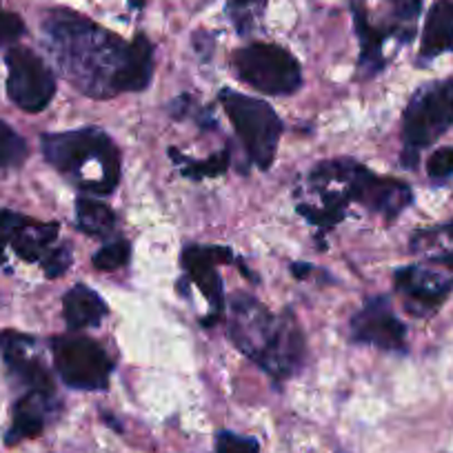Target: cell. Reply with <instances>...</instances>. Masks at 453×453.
Segmentation results:
<instances>
[{
  "label": "cell",
  "instance_id": "1",
  "mask_svg": "<svg viewBox=\"0 0 453 453\" xmlns=\"http://www.w3.org/2000/svg\"><path fill=\"white\" fill-rule=\"evenodd\" d=\"M42 29L63 72L78 89L96 98L119 94V76L129 45L69 10L50 12Z\"/></svg>",
  "mask_w": 453,
  "mask_h": 453
},
{
  "label": "cell",
  "instance_id": "2",
  "mask_svg": "<svg viewBox=\"0 0 453 453\" xmlns=\"http://www.w3.org/2000/svg\"><path fill=\"white\" fill-rule=\"evenodd\" d=\"M226 335L241 354L276 380L294 376L307 354L294 316H276L250 294H234L226 303Z\"/></svg>",
  "mask_w": 453,
  "mask_h": 453
},
{
  "label": "cell",
  "instance_id": "3",
  "mask_svg": "<svg viewBox=\"0 0 453 453\" xmlns=\"http://www.w3.org/2000/svg\"><path fill=\"white\" fill-rule=\"evenodd\" d=\"M367 172V167L349 158L320 163L309 173V194L313 200H300L298 213L320 232H329L345 218L347 204L360 203Z\"/></svg>",
  "mask_w": 453,
  "mask_h": 453
},
{
  "label": "cell",
  "instance_id": "4",
  "mask_svg": "<svg viewBox=\"0 0 453 453\" xmlns=\"http://www.w3.org/2000/svg\"><path fill=\"white\" fill-rule=\"evenodd\" d=\"M453 127V78L422 85L403 113V165L416 167L418 154Z\"/></svg>",
  "mask_w": 453,
  "mask_h": 453
},
{
  "label": "cell",
  "instance_id": "5",
  "mask_svg": "<svg viewBox=\"0 0 453 453\" xmlns=\"http://www.w3.org/2000/svg\"><path fill=\"white\" fill-rule=\"evenodd\" d=\"M47 163L63 176L81 182L85 165L98 163L113 180H120V151L111 138L96 127L73 129L63 134H45L41 141Z\"/></svg>",
  "mask_w": 453,
  "mask_h": 453
},
{
  "label": "cell",
  "instance_id": "6",
  "mask_svg": "<svg viewBox=\"0 0 453 453\" xmlns=\"http://www.w3.org/2000/svg\"><path fill=\"white\" fill-rule=\"evenodd\" d=\"M218 100L225 107L251 163L258 169L272 167L282 134V120L272 104L234 89H222Z\"/></svg>",
  "mask_w": 453,
  "mask_h": 453
},
{
  "label": "cell",
  "instance_id": "7",
  "mask_svg": "<svg viewBox=\"0 0 453 453\" xmlns=\"http://www.w3.org/2000/svg\"><path fill=\"white\" fill-rule=\"evenodd\" d=\"M238 78L254 89L269 96L294 94L303 85V69L300 63L278 45L254 42L241 47L232 58Z\"/></svg>",
  "mask_w": 453,
  "mask_h": 453
},
{
  "label": "cell",
  "instance_id": "8",
  "mask_svg": "<svg viewBox=\"0 0 453 453\" xmlns=\"http://www.w3.org/2000/svg\"><path fill=\"white\" fill-rule=\"evenodd\" d=\"M51 356L60 380L72 389H107L113 363L107 351L87 335H56L51 340Z\"/></svg>",
  "mask_w": 453,
  "mask_h": 453
},
{
  "label": "cell",
  "instance_id": "9",
  "mask_svg": "<svg viewBox=\"0 0 453 453\" xmlns=\"http://www.w3.org/2000/svg\"><path fill=\"white\" fill-rule=\"evenodd\" d=\"M7 96L23 111L38 113L56 96V78L45 60L27 47L7 51Z\"/></svg>",
  "mask_w": 453,
  "mask_h": 453
},
{
  "label": "cell",
  "instance_id": "10",
  "mask_svg": "<svg viewBox=\"0 0 453 453\" xmlns=\"http://www.w3.org/2000/svg\"><path fill=\"white\" fill-rule=\"evenodd\" d=\"M349 331L356 345H369L382 351L407 349V326L395 316L387 296L365 300L363 309L351 318Z\"/></svg>",
  "mask_w": 453,
  "mask_h": 453
},
{
  "label": "cell",
  "instance_id": "11",
  "mask_svg": "<svg viewBox=\"0 0 453 453\" xmlns=\"http://www.w3.org/2000/svg\"><path fill=\"white\" fill-rule=\"evenodd\" d=\"M234 260L232 250L226 247H200L189 245L182 251V267L187 276L196 282L203 291L204 300L211 307V318L204 325H216L226 307L225 289H222V278L218 273V265H229Z\"/></svg>",
  "mask_w": 453,
  "mask_h": 453
},
{
  "label": "cell",
  "instance_id": "12",
  "mask_svg": "<svg viewBox=\"0 0 453 453\" xmlns=\"http://www.w3.org/2000/svg\"><path fill=\"white\" fill-rule=\"evenodd\" d=\"M394 285L395 291L403 296L407 311L413 316H429L453 289L451 278L431 272L426 267H418V265L398 269L394 276Z\"/></svg>",
  "mask_w": 453,
  "mask_h": 453
},
{
  "label": "cell",
  "instance_id": "13",
  "mask_svg": "<svg viewBox=\"0 0 453 453\" xmlns=\"http://www.w3.org/2000/svg\"><path fill=\"white\" fill-rule=\"evenodd\" d=\"M0 351L12 376L27 387V391L56 394L51 373L36 356V340L19 331H0Z\"/></svg>",
  "mask_w": 453,
  "mask_h": 453
},
{
  "label": "cell",
  "instance_id": "14",
  "mask_svg": "<svg viewBox=\"0 0 453 453\" xmlns=\"http://www.w3.org/2000/svg\"><path fill=\"white\" fill-rule=\"evenodd\" d=\"M56 407V394H41V391H27L19 403L14 404V418L5 435L7 444H19L23 440L36 438L42 434L51 409Z\"/></svg>",
  "mask_w": 453,
  "mask_h": 453
},
{
  "label": "cell",
  "instance_id": "15",
  "mask_svg": "<svg viewBox=\"0 0 453 453\" xmlns=\"http://www.w3.org/2000/svg\"><path fill=\"white\" fill-rule=\"evenodd\" d=\"M58 222H38L27 216H19V222L12 234L10 247L25 263H45L51 251L56 250L58 238Z\"/></svg>",
  "mask_w": 453,
  "mask_h": 453
},
{
  "label": "cell",
  "instance_id": "16",
  "mask_svg": "<svg viewBox=\"0 0 453 453\" xmlns=\"http://www.w3.org/2000/svg\"><path fill=\"white\" fill-rule=\"evenodd\" d=\"M107 313L109 307L104 304V300L87 285L72 287L63 298V316L72 331L98 326Z\"/></svg>",
  "mask_w": 453,
  "mask_h": 453
},
{
  "label": "cell",
  "instance_id": "17",
  "mask_svg": "<svg viewBox=\"0 0 453 453\" xmlns=\"http://www.w3.org/2000/svg\"><path fill=\"white\" fill-rule=\"evenodd\" d=\"M453 50V0H438L426 14L420 58L434 60Z\"/></svg>",
  "mask_w": 453,
  "mask_h": 453
},
{
  "label": "cell",
  "instance_id": "18",
  "mask_svg": "<svg viewBox=\"0 0 453 453\" xmlns=\"http://www.w3.org/2000/svg\"><path fill=\"white\" fill-rule=\"evenodd\" d=\"M154 76V47L145 36H136L129 45L127 60L119 76V91H142Z\"/></svg>",
  "mask_w": 453,
  "mask_h": 453
},
{
  "label": "cell",
  "instance_id": "19",
  "mask_svg": "<svg viewBox=\"0 0 453 453\" xmlns=\"http://www.w3.org/2000/svg\"><path fill=\"white\" fill-rule=\"evenodd\" d=\"M76 225L82 234L91 238H109L116 232V216L100 200H76Z\"/></svg>",
  "mask_w": 453,
  "mask_h": 453
},
{
  "label": "cell",
  "instance_id": "20",
  "mask_svg": "<svg viewBox=\"0 0 453 453\" xmlns=\"http://www.w3.org/2000/svg\"><path fill=\"white\" fill-rule=\"evenodd\" d=\"M169 156H172L173 163L180 165L182 176L191 178V180H203V178L222 176V173L226 172V167H229V150L218 151L216 156L203 160V163H194V160L182 158L180 151L178 150H169Z\"/></svg>",
  "mask_w": 453,
  "mask_h": 453
},
{
  "label": "cell",
  "instance_id": "21",
  "mask_svg": "<svg viewBox=\"0 0 453 453\" xmlns=\"http://www.w3.org/2000/svg\"><path fill=\"white\" fill-rule=\"evenodd\" d=\"M27 142L14 127L0 120V169L19 167L27 158Z\"/></svg>",
  "mask_w": 453,
  "mask_h": 453
},
{
  "label": "cell",
  "instance_id": "22",
  "mask_svg": "<svg viewBox=\"0 0 453 453\" xmlns=\"http://www.w3.org/2000/svg\"><path fill=\"white\" fill-rule=\"evenodd\" d=\"M267 0H229L226 3V14L236 25L238 34H250L254 29L256 19L265 12Z\"/></svg>",
  "mask_w": 453,
  "mask_h": 453
},
{
  "label": "cell",
  "instance_id": "23",
  "mask_svg": "<svg viewBox=\"0 0 453 453\" xmlns=\"http://www.w3.org/2000/svg\"><path fill=\"white\" fill-rule=\"evenodd\" d=\"M129 256H132V247L127 241H113L104 245L103 250L96 251L94 256V267L100 272H113L127 265Z\"/></svg>",
  "mask_w": 453,
  "mask_h": 453
},
{
  "label": "cell",
  "instance_id": "24",
  "mask_svg": "<svg viewBox=\"0 0 453 453\" xmlns=\"http://www.w3.org/2000/svg\"><path fill=\"white\" fill-rule=\"evenodd\" d=\"M426 173L431 180L440 182L453 176V147H440L426 160Z\"/></svg>",
  "mask_w": 453,
  "mask_h": 453
},
{
  "label": "cell",
  "instance_id": "25",
  "mask_svg": "<svg viewBox=\"0 0 453 453\" xmlns=\"http://www.w3.org/2000/svg\"><path fill=\"white\" fill-rule=\"evenodd\" d=\"M216 453H260V444L254 438L236 435L232 431H222L218 435Z\"/></svg>",
  "mask_w": 453,
  "mask_h": 453
},
{
  "label": "cell",
  "instance_id": "26",
  "mask_svg": "<svg viewBox=\"0 0 453 453\" xmlns=\"http://www.w3.org/2000/svg\"><path fill=\"white\" fill-rule=\"evenodd\" d=\"M25 34V23L14 12L0 10V47L14 45Z\"/></svg>",
  "mask_w": 453,
  "mask_h": 453
},
{
  "label": "cell",
  "instance_id": "27",
  "mask_svg": "<svg viewBox=\"0 0 453 453\" xmlns=\"http://www.w3.org/2000/svg\"><path fill=\"white\" fill-rule=\"evenodd\" d=\"M69 267H72V247L69 245H56L50 258L42 263V272H45L47 278L63 276Z\"/></svg>",
  "mask_w": 453,
  "mask_h": 453
},
{
  "label": "cell",
  "instance_id": "28",
  "mask_svg": "<svg viewBox=\"0 0 453 453\" xmlns=\"http://www.w3.org/2000/svg\"><path fill=\"white\" fill-rule=\"evenodd\" d=\"M20 213L10 211V209H0V263H5V250L10 247L12 234L19 222Z\"/></svg>",
  "mask_w": 453,
  "mask_h": 453
},
{
  "label": "cell",
  "instance_id": "29",
  "mask_svg": "<svg viewBox=\"0 0 453 453\" xmlns=\"http://www.w3.org/2000/svg\"><path fill=\"white\" fill-rule=\"evenodd\" d=\"M394 5V14L398 19V23H413L420 14L422 0H389Z\"/></svg>",
  "mask_w": 453,
  "mask_h": 453
},
{
  "label": "cell",
  "instance_id": "30",
  "mask_svg": "<svg viewBox=\"0 0 453 453\" xmlns=\"http://www.w3.org/2000/svg\"><path fill=\"white\" fill-rule=\"evenodd\" d=\"M311 272H313V267H311V265H307V263H294V265H291V273H294L298 280H304V276H307V273H311Z\"/></svg>",
  "mask_w": 453,
  "mask_h": 453
},
{
  "label": "cell",
  "instance_id": "31",
  "mask_svg": "<svg viewBox=\"0 0 453 453\" xmlns=\"http://www.w3.org/2000/svg\"><path fill=\"white\" fill-rule=\"evenodd\" d=\"M434 263H440V265H442V267L451 269V272H453V251H444V254L435 256Z\"/></svg>",
  "mask_w": 453,
  "mask_h": 453
},
{
  "label": "cell",
  "instance_id": "32",
  "mask_svg": "<svg viewBox=\"0 0 453 453\" xmlns=\"http://www.w3.org/2000/svg\"><path fill=\"white\" fill-rule=\"evenodd\" d=\"M129 5H132L134 10H142V7H145V0H129Z\"/></svg>",
  "mask_w": 453,
  "mask_h": 453
},
{
  "label": "cell",
  "instance_id": "33",
  "mask_svg": "<svg viewBox=\"0 0 453 453\" xmlns=\"http://www.w3.org/2000/svg\"><path fill=\"white\" fill-rule=\"evenodd\" d=\"M444 232H447V234H449V236H451V238H453V222H451V225H447V229H444Z\"/></svg>",
  "mask_w": 453,
  "mask_h": 453
}]
</instances>
